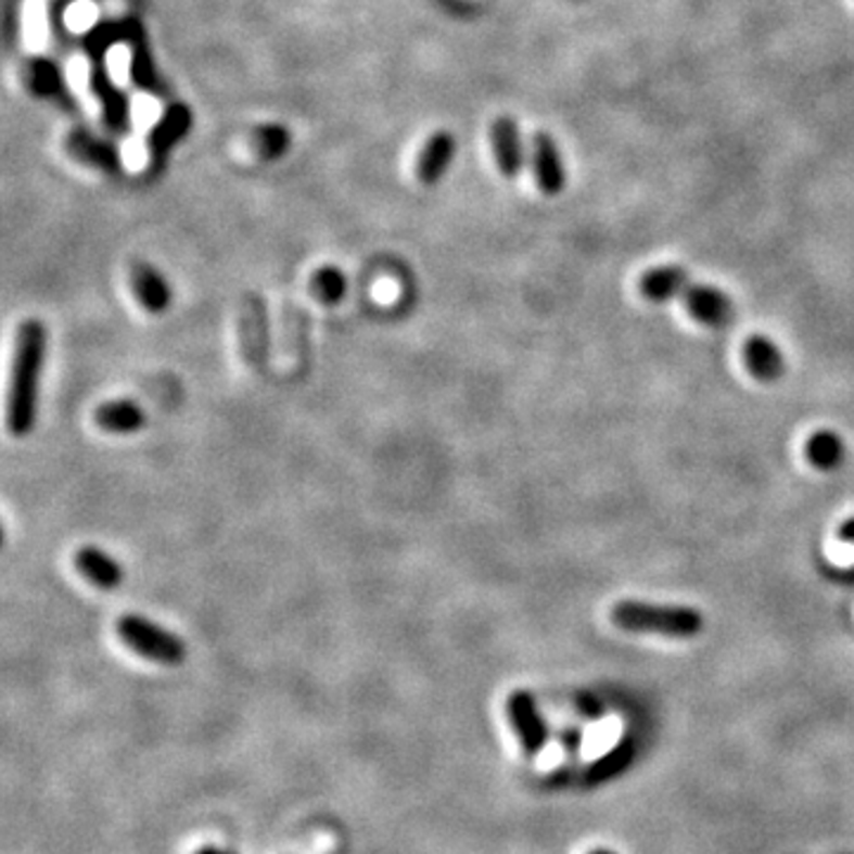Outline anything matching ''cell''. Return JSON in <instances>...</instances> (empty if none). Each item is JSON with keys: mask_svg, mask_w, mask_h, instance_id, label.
Listing matches in <instances>:
<instances>
[{"mask_svg": "<svg viewBox=\"0 0 854 854\" xmlns=\"http://www.w3.org/2000/svg\"><path fill=\"white\" fill-rule=\"evenodd\" d=\"M48 356V328L41 318H27L17 328L15 361L8 390V430L17 439L29 437L38 423V397Z\"/></svg>", "mask_w": 854, "mask_h": 854, "instance_id": "6da1fadb", "label": "cell"}, {"mask_svg": "<svg viewBox=\"0 0 854 854\" xmlns=\"http://www.w3.org/2000/svg\"><path fill=\"white\" fill-rule=\"evenodd\" d=\"M610 620L624 632L670 636V639H696L705 627V617L691 606H658L643 601L615 603L610 610Z\"/></svg>", "mask_w": 854, "mask_h": 854, "instance_id": "7a4b0ae2", "label": "cell"}, {"mask_svg": "<svg viewBox=\"0 0 854 854\" xmlns=\"http://www.w3.org/2000/svg\"><path fill=\"white\" fill-rule=\"evenodd\" d=\"M114 629H117V636L126 648L140 658L160 662V665L178 667L188 658V646L181 636L143 615H122Z\"/></svg>", "mask_w": 854, "mask_h": 854, "instance_id": "3957f363", "label": "cell"}, {"mask_svg": "<svg viewBox=\"0 0 854 854\" xmlns=\"http://www.w3.org/2000/svg\"><path fill=\"white\" fill-rule=\"evenodd\" d=\"M506 715H508V719H511V726L518 734V741H520L522 750H525L530 757L539 755V752L548 743V729H546L544 717H541L534 696L530 691H525V688H518V691L508 693Z\"/></svg>", "mask_w": 854, "mask_h": 854, "instance_id": "277c9868", "label": "cell"}, {"mask_svg": "<svg viewBox=\"0 0 854 854\" xmlns=\"http://www.w3.org/2000/svg\"><path fill=\"white\" fill-rule=\"evenodd\" d=\"M681 299L686 302V309L691 311L696 321L708 328L724 330V328H731L736 321L734 299L719 288L698 285L691 280L688 288L684 290Z\"/></svg>", "mask_w": 854, "mask_h": 854, "instance_id": "5b68a950", "label": "cell"}, {"mask_svg": "<svg viewBox=\"0 0 854 854\" xmlns=\"http://www.w3.org/2000/svg\"><path fill=\"white\" fill-rule=\"evenodd\" d=\"M72 563L76 572L100 591H117L126 579V572L119 560L110 556L105 548L93 544H84L76 548Z\"/></svg>", "mask_w": 854, "mask_h": 854, "instance_id": "8992f818", "label": "cell"}, {"mask_svg": "<svg viewBox=\"0 0 854 854\" xmlns=\"http://www.w3.org/2000/svg\"><path fill=\"white\" fill-rule=\"evenodd\" d=\"M131 290L138 299L140 307H143L152 316L167 314L171 302H174V290L169 285V280L162 276L152 264L138 262L131 266Z\"/></svg>", "mask_w": 854, "mask_h": 854, "instance_id": "52a82bcc", "label": "cell"}, {"mask_svg": "<svg viewBox=\"0 0 854 854\" xmlns=\"http://www.w3.org/2000/svg\"><path fill=\"white\" fill-rule=\"evenodd\" d=\"M532 171L544 195L553 197L563 193L565 188L563 160H560L556 140L546 131L534 133L532 138Z\"/></svg>", "mask_w": 854, "mask_h": 854, "instance_id": "ba28073f", "label": "cell"}, {"mask_svg": "<svg viewBox=\"0 0 854 854\" xmlns=\"http://www.w3.org/2000/svg\"><path fill=\"white\" fill-rule=\"evenodd\" d=\"M93 423L107 435H136L148 428V413L133 399H110L93 411Z\"/></svg>", "mask_w": 854, "mask_h": 854, "instance_id": "9c48e42d", "label": "cell"}, {"mask_svg": "<svg viewBox=\"0 0 854 854\" xmlns=\"http://www.w3.org/2000/svg\"><path fill=\"white\" fill-rule=\"evenodd\" d=\"M492 148L496 164H499V171L506 178H518L522 171V164H525V152H522V140H520V129L511 117H499L492 124Z\"/></svg>", "mask_w": 854, "mask_h": 854, "instance_id": "30bf717a", "label": "cell"}, {"mask_svg": "<svg viewBox=\"0 0 854 854\" xmlns=\"http://www.w3.org/2000/svg\"><path fill=\"white\" fill-rule=\"evenodd\" d=\"M743 356L748 364V371L762 382H774L786 373V359L772 337L767 335H750L745 340Z\"/></svg>", "mask_w": 854, "mask_h": 854, "instance_id": "8fae6325", "label": "cell"}, {"mask_svg": "<svg viewBox=\"0 0 854 854\" xmlns=\"http://www.w3.org/2000/svg\"><path fill=\"white\" fill-rule=\"evenodd\" d=\"M688 283H691V276H688L681 266L670 264V266H658V269H650L648 273H643L639 280V290L650 302H670V299H681Z\"/></svg>", "mask_w": 854, "mask_h": 854, "instance_id": "7c38bea8", "label": "cell"}, {"mask_svg": "<svg viewBox=\"0 0 854 854\" xmlns=\"http://www.w3.org/2000/svg\"><path fill=\"white\" fill-rule=\"evenodd\" d=\"M454 148H456L454 138L446 131H439V133L432 136L425 143L423 152H420L418 164H416L418 181L423 186L437 183L442 174L446 171V167H449V162L454 157Z\"/></svg>", "mask_w": 854, "mask_h": 854, "instance_id": "4fadbf2b", "label": "cell"}, {"mask_svg": "<svg viewBox=\"0 0 854 854\" xmlns=\"http://www.w3.org/2000/svg\"><path fill=\"white\" fill-rule=\"evenodd\" d=\"M22 43L29 53H38L48 43V10L46 0H24L22 8Z\"/></svg>", "mask_w": 854, "mask_h": 854, "instance_id": "5bb4252c", "label": "cell"}, {"mask_svg": "<svg viewBox=\"0 0 854 854\" xmlns=\"http://www.w3.org/2000/svg\"><path fill=\"white\" fill-rule=\"evenodd\" d=\"M807 458L814 468L819 470H833L845 458V444L840 439L836 432L831 430H819L814 432L807 442Z\"/></svg>", "mask_w": 854, "mask_h": 854, "instance_id": "9a60e30c", "label": "cell"}, {"mask_svg": "<svg viewBox=\"0 0 854 854\" xmlns=\"http://www.w3.org/2000/svg\"><path fill=\"white\" fill-rule=\"evenodd\" d=\"M311 292L318 302L323 304H337L347 295V276H344L335 266H323L311 276Z\"/></svg>", "mask_w": 854, "mask_h": 854, "instance_id": "2e32d148", "label": "cell"}, {"mask_svg": "<svg viewBox=\"0 0 854 854\" xmlns=\"http://www.w3.org/2000/svg\"><path fill=\"white\" fill-rule=\"evenodd\" d=\"M160 117H162V110H160V103L155 98L148 95V93H140L133 98L131 122H133L138 133H145L152 129V126H157Z\"/></svg>", "mask_w": 854, "mask_h": 854, "instance_id": "e0dca14e", "label": "cell"}, {"mask_svg": "<svg viewBox=\"0 0 854 854\" xmlns=\"http://www.w3.org/2000/svg\"><path fill=\"white\" fill-rule=\"evenodd\" d=\"M98 22V8L91 0H76L72 3L65 12V24L69 27V31H88Z\"/></svg>", "mask_w": 854, "mask_h": 854, "instance_id": "ac0fdd59", "label": "cell"}, {"mask_svg": "<svg viewBox=\"0 0 854 854\" xmlns=\"http://www.w3.org/2000/svg\"><path fill=\"white\" fill-rule=\"evenodd\" d=\"M107 74L117 86H126L131 74V50L126 46H114L107 53Z\"/></svg>", "mask_w": 854, "mask_h": 854, "instance_id": "d6986e66", "label": "cell"}, {"mask_svg": "<svg viewBox=\"0 0 854 854\" xmlns=\"http://www.w3.org/2000/svg\"><path fill=\"white\" fill-rule=\"evenodd\" d=\"M67 81L72 86V91L79 98H88V93H91V65H88V60L84 55H76L69 60Z\"/></svg>", "mask_w": 854, "mask_h": 854, "instance_id": "ffe728a7", "label": "cell"}, {"mask_svg": "<svg viewBox=\"0 0 854 854\" xmlns=\"http://www.w3.org/2000/svg\"><path fill=\"white\" fill-rule=\"evenodd\" d=\"M122 162L126 164V169H131V171L145 169L148 162H150V150L145 145V140L140 136L126 140L124 148H122Z\"/></svg>", "mask_w": 854, "mask_h": 854, "instance_id": "44dd1931", "label": "cell"}, {"mask_svg": "<svg viewBox=\"0 0 854 854\" xmlns=\"http://www.w3.org/2000/svg\"><path fill=\"white\" fill-rule=\"evenodd\" d=\"M257 140H259V150H262L264 157H276V155H280V150L288 145V136L283 129H278V126L259 129Z\"/></svg>", "mask_w": 854, "mask_h": 854, "instance_id": "7402d4cb", "label": "cell"}, {"mask_svg": "<svg viewBox=\"0 0 854 854\" xmlns=\"http://www.w3.org/2000/svg\"><path fill=\"white\" fill-rule=\"evenodd\" d=\"M186 126H188V112L178 107V110L171 114V117H167V122L162 124V133L157 136V140H160L162 145H169L178 133H183V131H186Z\"/></svg>", "mask_w": 854, "mask_h": 854, "instance_id": "603a6c76", "label": "cell"}, {"mask_svg": "<svg viewBox=\"0 0 854 854\" xmlns=\"http://www.w3.org/2000/svg\"><path fill=\"white\" fill-rule=\"evenodd\" d=\"M840 539H845V541H854V520L845 522L843 530H840Z\"/></svg>", "mask_w": 854, "mask_h": 854, "instance_id": "cb8c5ba5", "label": "cell"}, {"mask_svg": "<svg viewBox=\"0 0 854 854\" xmlns=\"http://www.w3.org/2000/svg\"><path fill=\"white\" fill-rule=\"evenodd\" d=\"M195 854H231V852H224L219 847H200Z\"/></svg>", "mask_w": 854, "mask_h": 854, "instance_id": "d4e9b609", "label": "cell"}, {"mask_svg": "<svg viewBox=\"0 0 854 854\" xmlns=\"http://www.w3.org/2000/svg\"><path fill=\"white\" fill-rule=\"evenodd\" d=\"M591 854H613V852H606V850H596V852H591Z\"/></svg>", "mask_w": 854, "mask_h": 854, "instance_id": "484cf974", "label": "cell"}]
</instances>
